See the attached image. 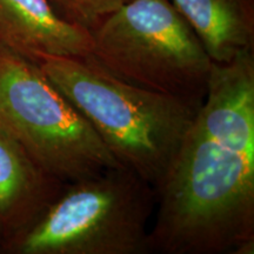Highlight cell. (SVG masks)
Instances as JSON below:
<instances>
[{
  "instance_id": "obj_5",
  "label": "cell",
  "mask_w": 254,
  "mask_h": 254,
  "mask_svg": "<svg viewBox=\"0 0 254 254\" xmlns=\"http://www.w3.org/2000/svg\"><path fill=\"white\" fill-rule=\"evenodd\" d=\"M0 119L32 160L71 184L122 166L39 65L0 50Z\"/></svg>"
},
{
  "instance_id": "obj_6",
  "label": "cell",
  "mask_w": 254,
  "mask_h": 254,
  "mask_svg": "<svg viewBox=\"0 0 254 254\" xmlns=\"http://www.w3.org/2000/svg\"><path fill=\"white\" fill-rule=\"evenodd\" d=\"M91 32L57 13L49 0H0V50L39 64L47 57H87Z\"/></svg>"
},
{
  "instance_id": "obj_7",
  "label": "cell",
  "mask_w": 254,
  "mask_h": 254,
  "mask_svg": "<svg viewBox=\"0 0 254 254\" xmlns=\"http://www.w3.org/2000/svg\"><path fill=\"white\" fill-rule=\"evenodd\" d=\"M64 187L65 184L32 160L0 119V226L25 225L26 230L58 198Z\"/></svg>"
},
{
  "instance_id": "obj_1",
  "label": "cell",
  "mask_w": 254,
  "mask_h": 254,
  "mask_svg": "<svg viewBox=\"0 0 254 254\" xmlns=\"http://www.w3.org/2000/svg\"><path fill=\"white\" fill-rule=\"evenodd\" d=\"M155 196L151 253H254V50L213 64Z\"/></svg>"
},
{
  "instance_id": "obj_9",
  "label": "cell",
  "mask_w": 254,
  "mask_h": 254,
  "mask_svg": "<svg viewBox=\"0 0 254 254\" xmlns=\"http://www.w3.org/2000/svg\"><path fill=\"white\" fill-rule=\"evenodd\" d=\"M57 13L69 23L93 31L105 18L128 0H49Z\"/></svg>"
},
{
  "instance_id": "obj_3",
  "label": "cell",
  "mask_w": 254,
  "mask_h": 254,
  "mask_svg": "<svg viewBox=\"0 0 254 254\" xmlns=\"http://www.w3.org/2000/svg\"><path fill=\"white\" fill-rule=\"evenodd\" d=\"M155 190L119 166L67 184L19 234L21 254H150Z\"/></svg>"
},
{
  "instance_id": "obj_8",
  "label": "cell",
  "mask_w": 254,
  "mask_h": 254,
  "mask_svg": "<svg viewBox=\"0 0 254 254\" xmlns=\"http://www.w3.org/2000/svg\"><path fill=\"white\" fill-rule=\"evenodd\" d=\"M212 62L225 65L254 50L253 0H171Z\"/></svg>"
},
{
  "instance_id": "obj_4",
  "label": "cell",
  "mask_w": 254,
  "mask_h": 254,
  "mask_svg": "<svg viewBox=\"0 0 254 254\" xmlns=\"http://www.w3.org/2000/svg\"><path fill=\"white\" fill-rule=\"evenodd\" d=\"M91 57L144 90L201 105L213 62L171 0H128L91 31Z\"/></svg>"
},
{
  "instance_id": "obj_2",
  "label": "cell",
  "mask_w": 254,
  "mask_h": 254,
  "mask_svg": "<svg viewBox=\"0 0 254 254\" xmlns=\"http://www.w3.org/2000/svg\"><path fill=\"white\" fill-rule=\"evenodd\" d=\"M38 65L117 161L157 190L201 105L120 80L91 56L47 57Z\"/></svg>"
}]
</instances>
